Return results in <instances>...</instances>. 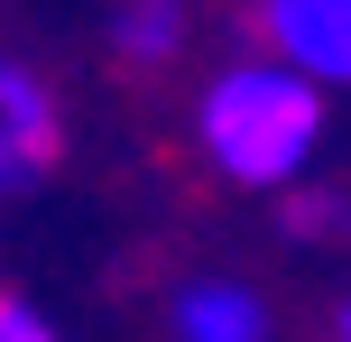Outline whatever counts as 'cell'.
I'll return each instance as SVG.
<instances>
[{
	"mask_svg": "<svg viewBox=\"0 0 351 342\" xmlns=\"http://www.w3.org/2000/svg\"><path fill=\"white\" fill-rule=\"evenodd\" d=\"M111 37H121V56H176L185 47V10L176 0H130Z\"/></svg>",
	"mask_w": 351,
	"mask_h": 342,
	"instance_id": "cell-5",
	"label": "cell"
},
{
	"mask_svg": "<svg viewBox=\"0 0 351 342\" xmlns=\"http://www.w3.org/2000/svg\"><path fill=\"white\" fill-rule=\"evenodd\" d=\"M176 333L185 342H268V306L250 287H231V278H213V287L176 296Z\"/></svg>",
	"mask_w": 351,
	"mask_h": 342,
	"instance_id": "cell-4",
	"label": "cell"
},
{
	"mask_svg": "<svg viewBox=\"0 0 351 342\" xmlns=\"http://www.w3.org/2000/svg\"><path fill=\"white\" fill-rule=\"evenodd\" d=\"M56 139H65L56 93L37 84L19 56H0V195H28V185L56 167Z\"/></svg>",
	"mask_w": 351,
	"mask_h": 342,
	"instance_id": "cell-3",
	"label": "cell"
},
{
	"mask_svg": "<svg viewBox=\"0 0 351 342\" xmlns=\"http://www.w3.org/2000/svg\"><path fill=\"white\" fill-rule=\"evenodd\" d=\"M259 47L324 93L351 84V0H259Z\"/></svg>",
	"mask_w": 351,
	"mask_h": 342,
	"instance_id": "cell-2",
	"label": "cell"
},
{
	"mask_svg": "<svg viewBox=\"0 0 351 342\" xmlns=\"http://www.w3.org/2000/svg\"><path fill=\"white\" fill-rule=\"evenodd\" d=\"M0 342H65V333H47V315H37V306H19V296L0 287Z\"/></svg>",
	"mask_w": 351,
	"mask_h": 342,
	"instance_id": "cell-7",
	"label": "cell"
},
{
	"mask_svg": "<svg viewBox=\"0 0 351 342\" xmlns=\"http://www.w3.org/2000/svg\"><path fill=\"white\" fill-rule=\"evenodd\" d=\"M342 342H351V296H342Z\"/></svg>",
	"mask_w": 351,
	"mask_h": 342,
	"instance_id": "cell-8",
	"label": "cell"
},
{
	"mask_svg": "<svg viewBox=\"0 0 351 342\" xmlns=\"http://www.w3.org/2000/svg\"><path fill=\"white\" fill-rule=\"evenodd\" d=\"M287 232L333 241V232H342V204H333V195H305V185H296V204H287Z\"/></svg>",
	"mask_w": 351,
	"mask_h": 342,
	"instance_id": "cell-6",
	"label": "cell"
},
{
	"mask_svg": "<svg viewBox=\"0 0 351 342\" xmlns=\"http://www.w3.org/2000/svg\"><path fill=\"white\" fill-rule=\"evenodd\" d=\"M194 139L222 185H296L324 148V84L278 56L222 65L194 102Z\"/></svg>",
	"mask_w": 351,
	"mask_h": 342,
	"instance_id": "cell-1",
	"label": "cell"
}]
</instances>
